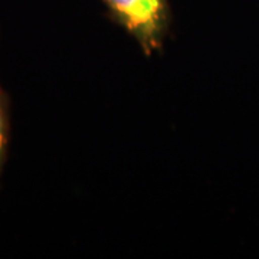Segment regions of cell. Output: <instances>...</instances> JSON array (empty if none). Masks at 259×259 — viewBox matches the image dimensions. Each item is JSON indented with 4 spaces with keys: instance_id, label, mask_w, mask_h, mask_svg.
<instances>
[{
    "instance_id": "7a4b0ae2",
    "label": "cell",
    "mask_w": 259,
    "mask_h": 259,
    "mask_svg": "<svg viewBox=\"0 0 259 259\" xmlns=\"http://www.w3.org/2000/svg\"><path fill=\"white\" fill-rule=\"evenodd\" d=\"M10 143V98L0 83V177L8 160Z\"/></svg>"
},
{
    "instance_id": "6da1fadb",
    "label": "cell",
    "mask_w": 259,
    "mask_h": 259,
    "mask_svg": "<svg viewBox=\"0 0 259 259\" xmlns=\"http://www.w3.org/2000/svg\"><path fill=\"white\" fill-rule=\"evenodd\" d=\"M107 18L133 36L143 54L150 58L161 52L171 26L168 0H101Z\"/></svg>"
}]
</instances>
